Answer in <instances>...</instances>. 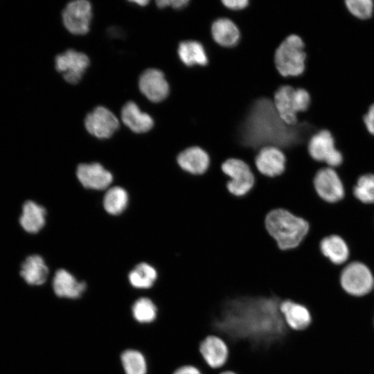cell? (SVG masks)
I'll use <instances>...</instances> for the list:
<instances>
[{
    "label": "cell",
    "instance_id": "obj_1",
    "mask_svg": "<svg viewBox=\"0 0 374 374\" xmlns=\"http://www.w3.org/2000/svg\"><path fill=\"white\" fill-rule=\"evenodd\" d=\"M265 226L283 250L298 247L310 229L305 220L281 208L272 210L267 215Z\"/></svg>",
    "mask_w": 374,
    "mask_h": 374
},
{
    "label": "cell",
    "instance_id": "obj_2",
    "mask_svg": "<svg viewBox=\"0 0 374 374\" xmlns=\"http://www.w3.org/2000/svg\"><path fill=\"white\" fill-rule=\"evenodd\" d=\"M308 55L303 39L296 34L287 36L276 48L274 62L283 78H298L305 71Z\"/></svg>",
    "mask_w": 374,
    "mask_h": 374
},
{
    "label": "cell",
    "instance_id": "obj_3",
    "mask_svg": "<svg viewBox=\"0 0 374 374\" xmlns=\"http://www.w3.org/2000/svg\"><path fill=\"white\" fill-rule=\"evenodd\" d=\"M307 152L312 160L333 168L340 167L345 161L335 135L327 128H319L310 135L307 141Z\"/></svg>",
    "mask_w": 374,
    "mask_h": 374
},
{
    "label": "cell",
    "instance_id": "obj_4",
    "mask_svg": "<svg viewBox=\"0 0 374 374\" xmlns=\"http://www.w3.org/2000/svg\"><path fill=\"white\" fill-rule=\"evenodd\" d=\"M339 283L348 294L362 296L373 289L374 276L369 267L359 260L348 263L341 270Z\"/></svg>",
    "mask_w": 374,
    "mask_h": 374
},
{
    "label": "cell",
    "instance_id": "obj_5",
    "mask_svg": "<svg viewBox=\"0 0 374 374\" xmlns=\"http://www.w3.org/2000/svg\"><path fill=\"white\" fill-rule=\"evenodd\" d=\"M313 186L317 195L328 204H336L344 199L346 191L344 182L336 168L325 166L317 170Z\"/></svg>",
    "mask_w": 374,
    "mask_h": 374
},
{
    "label": "cell",
    "instance_id": "obj_6",
    "mask_svg": "<svg viewBox=\"0 0 374 374\" xmlns=\"http://www.w3.org/2000/svg\"><path fill=\"white\" fill-rule=\"evenodd\" d=\"M222 170L231 179L226 187L231 194L243 196L253 186L254 176L249 166L242 160L229 159L222 163Z\"/></svg>",
    "mask_w": 374,
    "mask_h": 374
},
{
    "label": "cell",
    "instance_id": "obj_7",
    "mask_svg": "<svg viewBox=\"0 0 374 374\" xmlns=\"http://www.w3.org/2000/svg\"><path fill=\"white\" fill-rule=\"evenodd\" d=\"M92 8L89 1L77 0L69 3L62 12L65 28L74 35H84L89 30Z\"/></svg>",
    "mask_w": 374,
    "mask_h": 374
},
{
    "label": "cell",
    "instance_id": "obj_8",
    "mask_svg": "<svg viewBox=\"0 0 374 374\" xmlns=\"http://www.w3.org/2000/svg\"><path fill=\"white\" fill-rule=\"evenodd\" d=\"M56 70L62 73L64 79L70 84L78 83L89 65V59L83 53L69 49L56 56Z\"/></svg>",
    "mask_w": 374,
    "mask_h": 374
},
{
    "label": "cell",
    "instance_id": "obj_9",
    "mask_svg": "<svg viewBox=\"0 0 374 374\" xmlns=\"http://www.w3.org/2000/svg\"><path fill=\"white\" fill-rule=\"evenodd\" d=\"M199 353L206 364L213 370H222L229 357V347L217 335H208L199 344Z\"/></svg>",
    "mask_w": 374,
    "mask_h": 374
},
{
    "label": "cell",
    "instance_id": "obj_10",
    "mask_svg": "<svg viewBox=\"0 0 374 374\" xmlns=\"http://www.w3.org/2000/svg\"><path fill=\"white\" fill-rule=\"evenodd\" d=\"M84 125L87 132L98 139H108L119 126L116 116L107 108L98 106L88 114Z\"/></svg>",
    "mask_w": 374,
    "mask_h": 374
},
{
    "label": "cell",
    "instance_id": "obj_11",
    "mask_svg": "<svg viewBox=\"0 0 374 374\" xmlns=\"http://www.w3.org/2000/svg\"><path fill=\"white\" fill-rule=\"evenodd\" d=\"M273 103L280 118L287 125L294 126L299 122L295 87L285 84L274 92Z\"/></svg>",
    "mask_w": 374,
    "mask_h": 374
},
{
    "label": "cell",
    "instance_id": "obj_12",
    "mask_svg": "<svg viewBox=\"0 0 374 374\" xmlns=\"http://www.w3.org/2000/svg\"><path fill=\"white\" fill-rule=\"evenodd\" d=\"M139 87L141 92L153 103L163 101L170 93V86L164 73L157 69L144 71L139 78Z\"/></svg>",
    "mask_w": 374,
    "mask_h": 374
},
{
    "label": "cell",
    "instance_id": "obj_13",
    "mask_svg": "<svg viewBox=\"0 0 374 374\" xmlns=\"http://www.w3.org/2000/svg\"><path fill=\"white\" fill-rule=\"evenodd\" d=\"M279 308L284 322L290 330L304 331L312 323V313L304 304L291 299H285L280 302Z\"/></svg>",
    "mask_w": 374,
    "mask_h": 374
},
{
    "label": "cell",
    "instance_id": "obj_14",
    "mask_svg": "<svg viewBox=\"0 0 374 374\" xmlns=\"http://www.w3.org/2000/svg\"><path fill=\"white\" fill-rule=\"evenodd\" d=\"M55 295L60 299L78 300L85 293L87 285L84 280H78L64 269L57 270L52 281Z\"/></svg>",
    "mask_w": 374,
    "mask_h": 374
},
{
    "label": "cell",
    "instance_id": "obj_15",
    "mask_svg": "<svg viewBox=\"0 0 374 374\" xmlns=\"http://www.w3.org/2000/svg\"><path fill=\"white\" fill-rule=\"evenodd\" d=\"M255 163L260 173L274 177L284 172L286 158L279 148L267 145L258 151L255 158Z\"/></svg>",
    "mask_w": 374,
    "mask_h": 374
},
{
    "label": "cell",
    "instance_id": "obj_16",
    "mask_svg": "<svg viewBox=\"0 0 374 374\" xmlns=\"http://www.w3.org/2000/svg\"><path fill=\"white\" fill-rule=\"evenodd\" d=\"M76 175L84 188L95 190L107 188L113 180L112 173L98 163L80 164Z\"/></svg>",
    "mask_w": 374,
    "mask_h": 374
},
{
    "label": "cell",
    "instance_id": "obj_17",
    "mask_svg": "<svg viewBox=\"0 0 374 374\" xmlns=\"http://www.w3.org/2000/svg\"><path fill=\"white\" fill-rule=\"evenodd\" d=\"M211 37L219 46L231 48L239 43L240 30L237 24L226 17H218L211 25Z\"/></svg>",
    "mask_w": 374,
    "mask_h": 374
},
{
    "label": "cell",
    "instance_id": "obj_18",
    "mask_svg": "<svg viewBox=\"0 0 374 374\" xmlns=\"http://www.w3.org/2000/svg\"><path fill=\"white\" fill-rule=\"evenodd\" d=\"M319 249L321 254L335 265L346 263L350 256V247L346 240L335 233L323 237L320 241Z\"/></svg>",
    "mask_w": 374,
    "mask_h": 374
},
{
    "label": "cell",
    "instance_id": "obj_19",
    "mask_svg": "<svg viewBox=\"0 0 374 374\" xmlns=\"http://www.w3.org/2000/svg\"><path fill=\"white\" fill-rule=\"evenodd\" d=\"M177 161L184 170L193 175H202L207 170L210 159L204 149L192 146L181 152Z\"/></svg>",
    "mask_w": 374,
    "mask_h": 374
},
{
    "label": "cell",
    "instance_id": "obj_20",
    "mask_svg": "<svg viewBox=\"0 0 374 374\" xmlns=\"http://www.w3.org/2000/svg\"><path fill=\"white\" fill-rule=\"evenodd\" d=\"M180 61L188 67L205 66L208 57L204 45L197 40L187 39L181 42L177 48Z\"/></svg>",
    "mask_w": 374,
    "mask_h": 374
},
{
    "label": "cell",
    "instance_id": "obj_21",
    "mask_svg": "<svg viewBox=\"0 0 374 374\" xmlns=\"http://www.w3.org/2000/svg\"><path fill=\"white\" fill-rule=\"evenodd\" d=\"M121 119L123 123L135 133L147 132L154 125L152 117L141 112L138 105L132 101L127 102L123 107Z\"/></svg>",
    "mask_w": 374,
    "mask_h": 374
},
{
    "label": "cell",
    "instance_id": "obj_22",
    "mask_svg": "<svg viewBox=\"0 0 374 374\" xmlns=\"http://www.w3.org/2000/svg\"><path fill=\"white\" fill-rule=\"evenodd\" d=\"M48 274V267L39 255H30L21 264L20 275L30 285L44 284L47 279Z\"/></svg>",
    "mask_w": 374,
    "mask_h": 374
},
{
    "label": "cell",
    "instance_id": "obj_23",
    "mask_svg": "<svg viewBox=\"0 0 374 374\" xmlns=\"http://www.w3.org/2000/svg\"><path fill=\"white\" fill-rule=\"evenodd\" d=\"M46 215V209L42 206L32 200H27L22 206L19 224L26 232L36 233L44 227Z\"/></svg>",
    "mask_w": 374,
    "mask_h": 374
},
{
    "label": "cell",
    "instance_id": "obj_24",
    "mask_svg": "<svg viewBox=\"0 0 374 374\" xmlns=\"http://www.w3.org/2000/svg\"><path fill=\"white\" fill-rule=\"evenodd\" d=\"M133 319L141 325L153 323L158 317L159 309L155 302L150 297L140 296L131 305Z\"/></svg>",
    "mask_w": 374,
    "mask_h": 374
},
{
    "label": "cell",
    "instance_id": "obj_25",
    "mask_svg": "<svg viewBox=\"0 0 374 374\" xmlns=\"http://www.w3.org/2000/svg\"><path fill=\"white\" fill-rule=\"evenodd\" d=\"M120 362L125 374H148V365L144 354L134 348L124 350Z\"/></svg>",
    "mask_w": 374,
    "mask_h": 374
},
{
    "label": "cell",
    "instance_id": "obj_26",
    "mask_svg": "<svg viewBox=\"0 0 374 374\" xmlns=\"http://www.w3.org/2000/svg\"><path fill=\"white\" fill-rule=\"evenodd\" d=\"M158 277L157 270L146 262H141L127 276L130 284L136 289H150Z\"/></svg>",
    "mask_w": 374,
    "mask_h": 374
},
{
    "label": "cell",
    "instance_id": "obj_27",
    "mask_svg": "<svg viewBox=\"0 0 374 374\" xmlns=\"http://www.w3.org/2000/svg\"><path fill=\"white\" fill-rule=\"evenodd\" d=\"M128 195L125 189L119 186L109 188L103 198V206L105 211L114 215L123 212L127 205Z\"/></svg>",
    "mask_w": 374,
    "mask_h": 374
},
{
    "label": "cell",
    "instance_id": "obj_28",
    "mask_svg": "<svg viewBox=\"0 0 374 374\" xmlns=\"http://www.w3.org/2000/svg\"><path fill=\"white\" fill-rule=\"evenodd\" d=\"M344 7L354 19L366 22L374 17V0H344Z\"/></svg>",
    "mask_w": 374,
    "mask_h": 374
},
{
    "label": "cell",
    "instance_id": "obj_29",
    "mask_svg": "<svg viewBox=\"0 0 374 374\" xmlns=\"http://www.w3.org/2000/svg\"><path fill=\"white\" fill-rule=\"evenodd\" d=\"M353 195L363 204H374V173L360 175L353 188Z\"/></svg>",
    "mask_w": 374,
    "mask_h": 374
},
{
    "label": "cell",
    "instance_id": "obj_30",
    "mask_svg": "<svg viewBox=\"0 0 374 374\" xmlns=\"http://www.w3.org/2000/svg\"><path fill=\"white\" fill-rule=\"evenodd\" d=\"M362 119L366 132L374 137V101L367 107Z\"/></svg>",
    "mask_w": 374,
    "mask_h": 374
},
{
    "label": "cell",
    "instance_id": "obj_31",
    "mask_svg": "<svg viewBox=\"0 0 374 374\" xmlns=\"http://www.w3.org/2000/svg\"><path fill=\"white\" fill-rule=\"evenodd\" d=\"M157 5L160 8L172 7L175 10H181L189 6L190 0H161L157 1Z\"/></svg>",
    "mask_w": 374,
    "mask_h": 374
},
{
    "label": "cell",
    "instance_id": "obj_32",
    "mask_svg": "<svg viewBox=\"0 0 374 374\" xmlns=\"http://www.w3.org/2000/svg\"><path fill=\"white\" fill-rule=\"evenodd\" d=\"M224 7L229 10L241 11L249 5V0H221Z\"/></svg>",
    "mask_w": 374,
    "mask_h": 374
},
{
    "label": "cell",
    "instance_id": "obj_33",
    "mask_svg": "<svg viewBox=\"0 0 374 374\" xmlns=\"http://www.w3.org/2000/svg\"><path fill=\"white\" fill-rule=\"evenodd\" d=\"M172 374H203L202 371L195 365L185 364L177 368Z\"/></svg>",
    "mask_w": 374,
    "mask_h": 374
},
{
    "label": "cell",
    "instance_id": "obj_34",
    "mask_svg": "<svg viewBox=\"0 0 374 374\" xmlns=\"http://www.w3.org/2000/svg\"><path fill=\"white\" fill-rule=\"evenodd\" d=\"M132 3H136V4H139V6H145L147 5L149 1H132Z\"/></svg>",
    "mask_w": 374,
    "mask_h": 374
},
{
    "label": "cell",
    "instance_id": "obj_35",
    "mask_svg": "<svg viewBox=\"0 0 374 374\" xmlns=\"http://www.w3.org/2000/svg\"><path fill=\"white\" fill-rule=\"evenodd\" d=\"M219 374H238L231 370H221Z\"/></svg>",
    "mask_w": 374,
    "mask_h": 374
},
{
    "label": "cell",
    "instance_id": "obj_36",
    "mask_svg": "<svg viewBox=\"0 0 374 374\" xmlns=\"http://www.w3.org/2000/svg\"><path fill=\"white\" fill-rule=\"evenodd\" d=\"M373 288H374V284H373Z\"/></svg>",
    "mask_w": 374,
    "mask_h": 374
}]
</instances>
